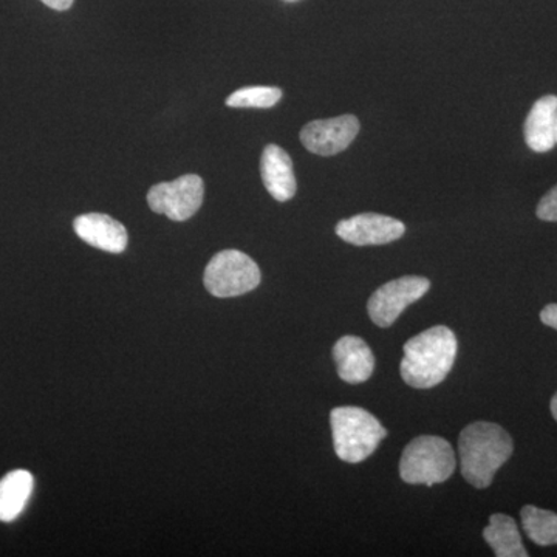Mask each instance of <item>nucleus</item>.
<instances>
[{"mask_svg": "<svg viewBox=\"0 0 557 557\" xmlns=\"http://www.w3.org/2000/svg\"><path fill=\"white\" fill-rule=\"evenodd\" d=\"M205 197V183L199 175H182L174 182L159 183L148 193L150 209L174 222H185L199 211Z\"/></svg>", "mask_w": 557, "mask_h": 557, "instance_id": "6", "label": "nucleus"}, {"mask_svg": "<svg viewBox=\"0 0 557 557\" xmlns=\"http://www.w3.org/2000/svg\"><path fill=\"white\" fill-rule=\"evenodd\" d=\"M40 2L46 3L51 10L65 11L73 5L75 0H40Z\"/></svg>", "mask_w": 557, "mask_h": 557, "instance_id": "20", "label": "nucleus"}, {"mask_svg": "<svg viewBox=\"0 0 557 557\" xmlns=\"http://www.w3.org/2000/svg\"><path fill=\"white\" fill-rule=\"evenodd\" d=\"M260 175L270 196L277 201H288L295 197L296 183L293 161L284 149L277 145H269L260 159Z\"/></svg>", "mask_w": 557, "mask_h": 557, "instance_id": "11", "label": "nucleus"}, {"mask_svg": "<svg viewBox=\"0 0 557 557\" xmlns=\"http://www.w3.org/2000/svg\"><path fill=\"white\" fill-rule=\"evenodd\" d=\"M458 341L456 333L445 325L428 329L405 344L403 380L410 387L432 388L449 375L456 362Z\"/></svg>", "mask_w": 557, "mask_h": 557, "instance_id": "2", "label": "nucleus"}, {"mask_svg": "<svg viewBox=\"0 0 557 557\" xmlns=\"http://www.w3.org/2000/svg\"><path fill=\"white\" fill-rule=\"evenodd\" d=\"M330 421L336 456L347 463L368 460L387 435L379 418L357 406L333 409Z\"/></svg>", "mask_w": 557, "mask_h": 557, "instance_id": "3", "label": "nucleus"}, {"mask_svg": "<svg viewBox=\"0 0 557 557\" xmlns=\"http://www.w3.org/2000/svg\"><path fill=\"white\" fill-rule=\"evenodd\" d=\"M512 450L515 445L504 428L487 421L469 424L458 438L461 474L469 485L485 490Z\"/></svg>", "mask_w": 557, "mask_h": 557, "instance_id": "1", "label": "nucleus"}, {"mask_svg": "<svg viewBox=\"0 0 557 557\" xmlns=\"http://www.w3.org/2000/svg\"><path fill=\"white\" fill-rule=\"evenodd\" d=\"M456 453L445 438L421 435L409 443L399 460V475L409 485L434 486L456 471Z\"/></svg>", "mask_w": 557, "mask_h": 557, "instance_id": "4", "label": "nucleus"}, {"mask_svg": "<svg viewBox=\"0 0 557 557\" xmlns=\"http://www.w3.org/2000/svg\"><path fill=\"white\" fill-rule=\"evenodd\" d=\"M262 274L258 263L237 249L220 251L205 270V287L215 298H236L258 288Z\"/></svg>", "mask_w": 557, "mask_h": 557, "instance_id": "5", "label": "nucleus"}, {"mask_svg": "<svg viewBox=\"0 0 557 557\" xmlns=\"http://www.w3.org/2000/svg\"><path fill=\"white\" fill-rule=\"evenodd\" d=\"M556 143H557V121H556Z\"/></svg>", "mask_w": 557, "mask_h": 557, "instance_id": "23", "label": "nucleus"}, {"mask_svg": "<svg viewBox=\"0 0 557 557\" xmlns=\"http://www.w3.org/2000/svg\"><path fill=\"white\" fill-rule=\"evenodd\" d=\"M549 409H552L553 417H555V420L557 421V392L555 397L552 399V405H549Z\"/></svg>", "mask_w": 557, "mask_h": 557, "instance_id": "21", "label": "nucleus"}, {"mask_svg": "<svg viewBox=\"0 0 557 557\" xmlns=\"http://www.w3.org/2000/svg\"><path fill=\"white\" fill-rule=\"evenodd\" d=\"M35 480L25 469L11 471L0 480V522H13L24 511Z\"/></svg>", "mask_w": 557, "mask_h": 557, "instance_id": "14", "label": "nucleus"}, {"mask_svg": "<svg viewBox=\"0 0 557 557\" xmlns=\"http://www.w3.org/2000/svg\"><path fill=\"white\" fill-rule=\"evenodd\" d=\"M281 98L282 90L278 87L251 86L230 95L226 106L228 108L270 109L276 106Z\"/></svg>", "mask_w": 557, "mask_h": 557, "instance_id": "17", "label": "nucleus"}, {"mask_svg": "<svg viewBox=\"0 0 557 557\" xmlns=\"http://www.w3.org/2000/svg\"><path fill=\"white\" fill-rule=\"evenodd\" d=\"M536 212L537 218L545 222H557V186L542 197Z\"/></svg>", "mask_w": 557, "mask_h": 557, "instance_id": "18", "label": "nucleus"}, {"mask_svg": "<svg viewBox=\"0 0 557 557\" xmlns=\"http://www.w3.org/2000/svg\"><path fill=\"white\" fill-rule=\"evenodd\" d=\"M541 321L548 327L557 330V304H549L542 310Z\"/></svg>", "mask_w": 557, "mask_h": 557, "instance_id": "19", "label": "nucleus"}, {"mask_svg": "<svg viewBox=\"0 0 557 557\" xmlns=\"http://www.w3.org/2000/svg\"><path fill=\"white\" fill-rule=\"evenodd\" d=\"M483 539L493 548L497 557H527L528 552L522 544L516 520L507 515H493L483 530Z\"/></svg>", "mask_w": 557, "mask_h": 557, "instance_id": "15", "label": "nucleus"}, {"mask_svg": "<svg viewBox=\"0 0 557 557\" xmlns=\"http://www.w3.org/2000/svg\"><path fill=\"white\" fill-rule=\"evenodd\" d=\"M284 2L292 3V2H299V0H284Z\"/></svg>", "mask_w": 557, "mask_h": 557, "instance_id": "22", "label": "nucleus"}, {"mask_svg": "<svg viewBox=\"0 0 557 557\" xmlns=\"http://www.w3.org/2000/svg\"><path fill=\"white\" fill-rule=\"evenodd\" d=\"M339 379L348 384L368 381L375 370V357L366 341L358 336H343L333 347Z\"/></svg>", "mask_w": 557, "mask_h": 557, "instance_id": "12", "label": "nucleus"}, {"mask_svg": "<svg viewBox=\"0 0 557 557\" xmlns=\"http://www.w3.org/2000/svg\"><path fill=\"white\" fill-rule=\"evenodd\" d=\"M429 288L431 282L421 276H405L387 282L369 299V317L379 327H391L410 304L426 295Z\"/></svg>", "mask_w": 557, "mask_h": 557, "instance_id": "7", "label": "nucleus"}, {"mask_svg": "<svg viewBox=\"0 0 557 557\" xmlns=\"http://www.w3.org/2000/svg\"><path fill=\"white\" fill-rule=\"evenodd\" d=\"M359 129L357 116L347 113L336 119L311 121L300 131V141L317 156H338L354 143Z\"/></svg>", "mask_w": 557, "mask_h": 557, "instance_id": "8", "label": "nucleus"}, {"mask_svg": "<svg viewBox=\"0 0 557 557\" xmlns=\"http://www.w3.org/2000/svg\"><path fill=\"white\" fill-rule=\"evenodd\" d=\"M405 233V223L388 215L375 214V212L354 215V218L341 220L336 225V234L341 239L357 247L391 244L401 239Z\"/></svg>", "mask_w": 557, "mask_h": 557, "instance_id": "9", "label": "nucleus"}, {"mask_svg": "<svg viewBox=\"0 0 557 557\" xmlns=\"http://www.w3.org/2000/svg\"><path fill=\"white\" fill-rule=\"evenodd\" d=\"M527 536L541 547L557 545V512L527 505L520 511Z\"/></svg>", "mask_w": 557, "mask_h": 557, "instance_id": "16", "label": "nucleus"}, {"mask_svg": "<svg viewBox=\"0 0 557 557\" xmlns=\"http://www.w3.org/2000/svg\"><path fill=\"white\" fill-rule=\"evenodd\" d=\"M73 228H75L79 239L91 245V247L102 249V251L119 255L127 247L126 228H124L123 223L110 218V215L98 214V212L79 215L73 222Z\"/></svg>", "mask_w": 557, "mask_h": 557, "instance_id": "10", "label": "nucleus"}, {"mask_svg": "<svg viewBox=\"0 0 557 557\" xmlns=\"http://www.w3.org/2000/svg\"><path fill=\"white\" fill-rule=\"evenodd\" d=\"M557 97L547 95L534 102L528 113L525 141L528 148L537 153L548 152L556 145Z\"/></svg>", "mask_w": 557, "mask_h": 557, "instance_id": "13", "label": "nucleus"}]
</instances>
